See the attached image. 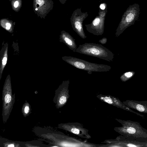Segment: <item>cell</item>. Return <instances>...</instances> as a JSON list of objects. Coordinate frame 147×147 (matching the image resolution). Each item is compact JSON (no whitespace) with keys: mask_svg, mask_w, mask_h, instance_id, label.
<instances>
[{"mask_svg":"<svg viewBox=\"0 0 147 147\" xmlns=\"http://www.w3.org/2000/svg\"><path fill=\"white\" fill-rule=\"evenodd\" d=\"M88 16L87 12H82L80 9L78 8L73 11L70 18L73 30L80 37L84 39L86 38V36L84 30L82 23Z\"/></svg>","mask_w":147,"mask_h":147,"instance_id":"obj_7","label":"cell"},{"mask_svg":"<svg viewBox=\"0 0 147 147\" xmlns=\"http://www.w3.org/2000/svg\"><path fill=\"white\" fill-rule=\"evenodd\" d=\"M62 59L74 67L87 71L89 74H91L92 72H107L111 68L109 65L92 63L73 57L64 56L62 57Z\"/></svg>","mask_w":147,"mask_h":147,"instance_id":"obj_4","label":"cell"},{"mask_svg":"<svg viewBox=\"0 0 147 147\" xmlns=\"http://www.w3.org/2000/svg\"><path fill=\"white\" fill-rule=\"evenodd\" d=\"M60 2L62 4H64L66 2L67 0H59Z\"/></svg>","mask_w":147,"mask_h":147,"instance_id":"obj_23","label":"cell"},{"mask_svg":"<svg viewBox=\"0 0 147 147\" xmlns=\"http://www.w3.org/2000/svg\"><path fill=\"white\" fill-rule=\"evenodd\" d=\"M54 2L52 0H33V10L35 14L41 19H45L52 10Z\"/></svg>","mask_w":147,"mask_h":147,"instance_id":"obj_9","label":"cell"},{"mask_svg":"<svg viewBox=\"0 0 147 147\" xmlns=\"http://www.w3.org/2000/svg\"><path fill=\"white\" fill-rule=\"evenodd\" d=\"M19 5V2L18 1H16L15 2L14 4V6L15 8H17L18 7Z\"/></svg>","mask_w":147,"mask_h":147,"instance_id":"obj_22","label":"cell"},{"mask_svg":"<svg viewBox=\"0 0 147 147\" xmlns=\"http://www.w3.org/2000/svg\"><path fill=\"white\" fill-rule=\"evenodd\" d=\"M4 146L5 147H18L20 146L19 144H16L13 142H6L4 145Z\"/></svg>","mask_w":147,"mask_h":147,"instance_id":"obj_16","label":"cell"},{"mask_svg":"<svg viewBox=\"0 0 147 147\" xmlns=\"http://www.w3.org/2000/svg\"><path fill=\"white\" fill-rule=\"evenodd\" d=\"M66 101V98L65 96L61 97L59 100L60 103L62 104L65 103Z\"/></svg>","mask_w":147,"mask_h":147,"instance_id":"obj_18","label":"cell"},{"mask_svg":"<svg viewBox=\"0 0 147 147\" xmlns=\"http://www.w3.org/2000/svg\"><path fill=\"white\" fill-rule=\"evenodd\" d=\"M107 38L105 37H104L99 40V42L102 44H105L107 43Z\"/></svg>","mask_w":147,"mask_h":147,"instance_id":"obj_19","label":"cell"},{"mask_svg":"<svg viewBox=\"0 0 147 147\" xmlns=\"http://www.w3.org/2000/svg\"><path fill=\"white\" fill-rule=\"evenodd\" d=\"M0 25L1 26L10 33L13 32V25L11 22L8 20H3L1 22Z\"/></svg>","mask_w":147,"mask_h":147,"instance_id":"obj_14","label":"cell"},{"mask_svg":"<svg viewBox=\"0 0 147 147\" xmlns=\"http://www.w3.org/2000/svg\"><path fill=\"white\" fill-rule=\"evenodd\" d=\"M101 147H147V141L129 138L121 135L115 139L105 140Z\"/></svg>","mask_w":147,"mask_h":147,"instance_id":"obj_6","label":"cell"},{"mask_svg":"<svg viewBox=\"0 0 147 147\" xmlns=\"http://www.w3.org/2000/svg\"><path fill=\"white\" fill-rule=\"evenodd\" d=\"M123 103L130 108L132 109L140 112L147 113V101L126 100L123 101Z\"/></svg>","mask_w":147,"mask_h":147,"instance_id":"obj_11","label":"cell"},{"mask_svg":"<svg viewBox=\"0 0 147 147\" xmlns=\"http://www.w3.org/2000/svg\"><path fill=\"white\" fill-rule=\"evenodd\" d=\"M80 131L79 129L75 128H73L71 129V131L72 132L76 134H79L80 132Z\"/></svg>","mask_w":147,"mask_h":147,"instance_id":"obj_20","label":"cell"},{"mask_svg":"<svg viewBox=\"0 0 147 147\" xmlns=\"http://www.w3.org/2000/svg\"><path fill=\"white\" fill-rule=\"evenodd\" d=\"M140 9L138 4L130 5L124 13L116 30V37L119 36L128 27L133 25L138 19Z\"/></svg>","mask_w":147,"mask_h":147,"instance_id":"obj_5","label":"cell"},{"mask_svg":"<svg viewBox=\"0 0 147 147\" xmlns=\"http://www.w3.org/2000/svg\"><path fill=\"white\" fill-rule=\"evenodd\" d=\"M115 119L122 126L115 127L114 130L121 135L130 139L147 141V130L138 122L116 118Z\"/></svg>","mask_w":147,"mask_h":147,"instance_id":"obj_1","label":"cell"},{"mask_svg":"<svg viewBox=\"0 0 147 147\" xmlns=\"http://www.w3.org/2000/svg\"><path fill=\"white\" fill-rule=\"evenodd\" d=\"M96 97L101 101L114 106L119 108L134 113L136 115L144 118V116L135 112L125 105L119 99L115 97L109 95L99 94Z\"/></svg>","mask_w":147,"mask_h":147,"instance_id":"obj_10","label":"cell"},{"mask_svg":"<svg viewBox=\"0 0 147 147\" xmlns=\"http://www.w3.org/2000/svg\"><path fill=\"white\" fill-rule=\"evenodd\" d=\"M15 94H12L10 76L8 74L3 85L2 93V117L3 122L5 123L9 118L15 99Z\"/></svg>","mask_w":147,"mask_h":147,"instance_id":"obj_3","label":"cell"},{"mask_svg":"<svg viewBox=\"0 0 147 147\" xmlns=\"http://www.w3.org/2000/svg\"><path fill=\"white\" fill-rule=\"evenodd\" d=\"M22 108V112L24 114H27L29 111V107L28 105H25Z\"/></svg>","mask_w":147,"mask_h":147,"instance_id":"obj_17","label":"cell"},{"mask_svg":"<svg viewBox=\"0 0 147 147\" xmlns=\"http://www.w3.org/2000/svg\"><path fill=\"white\" fill-rule=\"evenodd\" d=\"M75 52L110 62L113 61L114 58V54L108 49L101 44L93 43H85L80 45Z\"/></svg>","mask_w":147,"mask_h":147,"instance_id":"obj_2","label":"cell"},{"mask_svg":"<svg viewBox=\"0 0 147 147\" xmlns=\"http://www.w3.org/2000/svg\"><path fill=\"white\" fill-rule=\"evenodd\" d=\"M0 26H1V25H0Z\"/></svg>","mask_w":147,"mask_h":147,"instance_id":"obj_24","label":"cell"},{"mask_svg":"<svg viewBox=\"0 0 147 147\" xmlns=\"http://www.w3.org/2000/svg\"><path fill=\"white\" fill-rule=\"evenodd\" d=\"M59 40L64 43L74 52H75L77 48L74 39L69 33L65 30L61 31L59 35Z\"/></svg>","mask_w":147,"mask_h":147,"instance_id":"obj_12","label":"cell"},{"mask_svg":"<svg viewBox=\"0 0 147 147\" xmlns=\"http://www.w3.org/2000/svg\"><path fill=\"white\" fill-rule=\"evenodd\" d=\"M8 44L6 42L3 45L0 51V80L8 59Z\"/></svg>","mask_w":147,"mask_h":147,"instance_id":"obj_13","label":"cell"},{"mask_svg":"<svg viewBox=\"0 0 147 147\" xmlns=\"http://www.w3.org/2000/svg\"><path fill=\"white\" fill-rule=\"evenodd\" d=\"M107 10L99 11L98 16H97L90 24L85 25L87 31L96 35H102L104 30L105 19Z\"/></svg>","mask_w":147,"mask_h":147,"instance_id":"obj_8","label":"cell"},{"mask_svg":"<svg viewBox=\"0 0 147 147\" xmlns=\"http://www.w3.org/2000/svg\"><path fill=\"white\" fill-rule=\"evenodd\" d=\"M100 7L101 10H104L106 8V5L105 3H102L101 4L100 6Z\"/></svg>","mask_w":147,"mask_h":147,"instance_id":"obj_21","label":"cell"},{"mask_svg":"<svg viewBox=\"0 0 147 147\" xmlns=\"http://www.w3.org/2000/svg\"><path fill=\"white\" fill-rule=\"evenodd\" d=\"M135 74V72L133 71L126 72L122 74L120 78L122 81L125 82L131 78Z\"/></svg>","mask_w":147,"mask_h":147,"instance_id":"obj_15","label":"cell"}]
</instances>
